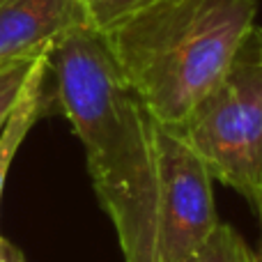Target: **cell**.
Listing matches in <instances>:
<instances>
[{"label":"cell","mask_w":262,"mask_h":262,"mask_svg":"<svg viewBox=\"0 0 262 262\" xmlns=\"http://www.w3.org/2000/svg\"><path fill=\"white\" fill-rule=\"evenodd\" d=\"M53 99L78 136L124 262H149L159 200L157 122L120 69L108 41L85 23L51 46Z\"/></svg>","instance_id":"1"},{"label":"cell","mask_w":262,"mask_h":262,"mask_svg":"<svg viewBox=\"0 0 262 262\" xmlns=\"http://www.w3.org/2000/svg\"><path fill=\"white\" fill-rule=\"evenodd\" d=\"M255 14V0H157L104 37L154 122L175 129L223 81Z\"/></svg>","instance_id":"2"},{"label":"cell","mask_w":262,"mask_h":262,"mask_svg":"<svg viewBox=\"0 0 262 262\" xmlns=\"http://www.w3.org/2000/svg\"><path fill=\"white\" fill-rule=\"evenodd\" d=\"M175 131L262 223V28L251 30L223 81Z\"/></svg>","instance_id":"3"},{"label":"cell","mask_w":262,"mask_h":262,"mask_svg":"<svg viewBox=\"0 0 262 262\" xmlns=\"http://www.w3.org/2000/svg\"><path fill=\"white\" fill-rule=\"evenodd\" d=\"M159 200L149 262H184L219 226L212 175L170 127L157 124Z\"/></svg>","instance_id":"4"},{"label":"cell","mask_w":262,"mask_h":262,"mask_svg":"<svg viewBox=\"0 0 262 262\" xmlns=\"http://www.w3.org/2000/svg\"><path fill=\"white\" fill-rule=\"evenodd\" d=\"M76 23H85L78 0H3L0 67L14 58L49 49Z\"/></svg>","instance_id":"5"},{"label":"cell","mask_w":262,"mask_h":262,"mask_svg":"<svg viewBox=\"0 0 262 262\" xmlns=\"http://www.w3.org/2000/svg\"><path fill=\"white\" fill-rule=\"evenodd\" d=\"M51 46L46 51H41L37 55V60L32 62L30 74H28L26 83H23V90L16 99V106H14L7 124L0 131V203H3V191H5V182H7L9 166H12L18 147L23 145L28 131L35 127L37 120L49 113L46 78L51 74V60H49Z\"/></svg>","instance_id":"6"},{"label":"cell","mask_w":262,"mask_h":262,"mask_svg":"<svg viewBox=\"0 0 262 262\" xmlns=\"http://www.w3.org/2000/svg\"><path fill=\"white\" fill-rule=\"evenodd\" d=\"M184 262H262V258L251 251L235 228L219 223Z\"/></svg>","instance_id":"7"},{"label":"cell","mask_w":262,"mask_h":262,"mask_svg":"<svg viewBox=\"0 0 262 262\" xmlns=\"http://www.w3.org/2000/svg\"><path fill=\"white\" fill-rule=\"evenodd\" d=\"M78 3L85 26L104 35L157 0H78Z\"/></svg>","instance_id":"8"},{"label":"cell","mask_w":262,"mask_h":262,"mask_svg":"<svg viewBox=\"0 0 262 262\" xmlns=\"http://www.w3.org/2000/svg\"><path fill=\"white\" fill-rule=\"evenodd\" d=\"M39 53L21 55V58H14L0 67V131L7 124L9 115H12L14 106H16L18 95H21V90H23V83H26L28 74H30L32 62L37 60Z\"/></svg>","instance_id":"9"},{"label":"cell","mask_w":262,"mask_h":262,"mask_svg":"<svg viewBox=\"0 0 262 262\" xmlns=\"http://www.w3.org/2000/svg\"><path fill=\"white\" fill-rule=\"evenodd\" d=\"M0 262H28L18 246H14L9 239L0 235Z\"/></svg>","instance_id":"10"},{"label":"cell","mask_w":262,"mask_h":262,"mask_svg":"<svg viewBox=\"0 0 262 262\" xmlns=\"http://www.w3.org/2000/svg\"><path fill=\"white\" fill-rule=\"evenodd\" d=\"M0 3H3V0H0Z\"/></svg>","instance_id":"11"}]
</instances>
